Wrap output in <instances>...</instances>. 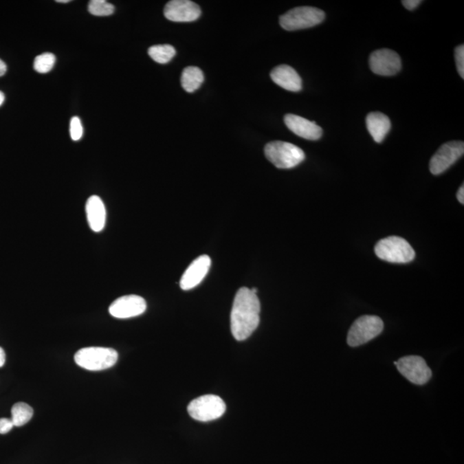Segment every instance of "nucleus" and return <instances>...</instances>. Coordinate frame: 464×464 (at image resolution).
I'll return each instance as SVG.
<instances>
[{"label": "nucleus", "mask_w": 464, "mask_h": 464, "mask_svg": "<svg viewBox=\"0 0 464 464\" xmlns=\"http://www.w3.org/2000/svg\"><path fill=\"white\" fill-rule=\"evenodd\" d=\"M455 58L457 71L459 74L464 78V46L463 45H459L457 46L455 49Z\"/></svg>", "instance_id": "24"}, {"label": "nucleus", "mask_w": 464, "mask_h": 464, "mask_svg": "<svg viewBox=\"0 0 464 464\" xmlns=\"http://www.w3.org/2000/svg\"><path fill=\"white\" fill-rule=\"evenodd\" d=\"M464 153L463 141H450L440 146L430 161V171L432 175H438L456 163Z\"/></svg>", "instance_id": "9"}, {"label": "nucleus", "mask_w": 464, "mask_h": 464, "mask_svg": "<svg viewBox=\"0 0 464 464\" xmlns=\"http://www.w3.org/2000/svg\"><path fill=\"white\" fill-rule=\"evenodd\" d=\"M3 102H5V95L2 91H0V106L3 104Z\"/></svg>", "instance_id": "30"}, {"label": "nucleus", "mask_w": 464, "mask_h": 464, "mask_svg": "<svg viewBox=\"0 0 464 464\" xmlns=\"http://www.w3.org/2000/svg\"><path fill=\"white\" fill-rule=\"evenodd\" d=\"M457 199L461 203V204H464V186L463 184L461 186L459 192H457Z\"/></svg>", "instance_id": "27"}, {"label": "nucleus", "mask_w": 464, "mask_h": 464, "mask_svg": "<svg viewBox=\"0 0 464 464\" xmlns=\"http://www.w3.org/2000/svg\"><path fill=\"white\" fill-rule=\"evenodd\" d=\"M284 122L289 130L302 139L318 140L322 136L321 126L301 116L288 113L285 116Z\"/></svg>", "instance_id": "14"}, {"label": "nucleus", "mask_w": 464, "mask_h": 464, "mask_svg": "<svg viewBox=\"0 0 464 464\" xmlns=\"http://www.w3.org/2000/svg\"><path fill=\"white\" fill-rule=\"evenodd\" d=\"M5 363V350L0 346V367H2Z\"/></svg>", "instance_id": "28"}, {"label": "nucleus", "mask_w": 464, "mask_h": 464, "mask_svg": "<svg viewBox=\"0 0 464 464\" xmlns=\"http://www.w3.org/2000/svg\"><path fill=\"white\" fill-rule=\"evenodd\" d=\"M368 131L377 143L383 142L391 129L390 118L380 112L370 113L366 117Z\"/></svg>", "instance_id": "17"}, {"label": "nucleus", "mask_w": 464, "mask_h": 464, "mask_svg": "<svg viewBox=\"0 0 464 464\" xmlns=\"http://www.w3.org/2000/svg\"><path fill=\"white\" fill-rule=\"evenodd\" d=\"M369 62L371 70L377 75L393 76L401 69V58L398 54L385 48L373 52Z\"/></svg>", "instance_id": "10"}, {"label": "nucleus", "mask_w": 464, "mask_h": 464, "mask_svg": "<svg viewBox=\"0 0 464 464\" xmlns=\"http://www.w3.org/2000/svg\"><path fill=\"white\" fill-rule=\"evenodd\" d=\"M55 58L53 54L45 53L39 55L34 58V68L37 72L40 74H47L53 69L55 64Z\"/></svg>", "instance_id": "22"}, {"label": "nucleus", "mask_w": 464, "mask_h": 464, "mask_svg": "<svg viewBox=\"0 0 464 464\" xmlns=\"http://www.w3.org/2000/svg\"><path fill=\"white\" fill-rule=\"evenodd\" d=\"M204 82V74L201 69L196 67H186L182 71L181 82L182 88L188 93H192L201 87Z\"/></svg>", "instance_id": "18"}, {"label": "nucleus", "mask_w": 464, "mask_h": 464, "mask_svg": "<svg viewBox=\"0 0 464 464\" xmlns=\"http://www.w3.org/2000/svg\"><path fill=\"white\" fill-rule=\"evenodd\" d=\"M226 410V405L221 398L215 395H205L195 398L188 406L189 415L195 421L208 422L221 417Z\"/></svg>", "instance_id": "7"}, {"label": "nucleus", "mask_w": 464, "mask_h": 464, "mask_svg": "<svg viewBox=\"0 0 464 464\" xmlns=\"http://www.w3.org/2000/svg\"><path fill=\"white\" fill-rule=\"evenodd\" d=\"M70 134L71 140L78 141L81 139L82 136V126L80 119L75 116L71 120L70 123Z\"/></svg>", "instance_id": "23"}, {"label": "nucleus", "mask_w": 464, "mask_h": 464, "mask_svg": "<svg viewBox=\"0 0 464 464\" xmlns=\"http://www.w3.org/2000/svg\"><path fill=\"white\" fill-rule=\"evenodd\" d=\"M33 408L24 402H17L12 408V421L14 426H22L32 419Z\"/></svg>", "instance_id": "19"}, {"label": "nucleus", "mask_w": 464, "mask_h": 464, "mask_svg": "<svg viewBox=\"0 0 464 464\" xmlns=\"http://www.w3.org/2000/svg\"><path fill=\"white\" fill-rule=\"evenodd\" d=\"M146 309V302L137 295H126L117 298L109 306L110 315L115 318L126 319L143 314Z\"/></svg>", "instance_id": "11"}, {"label": "nucleus", "mask_w": 464, "mask_h": 464, "mask_svg": "<svg viewBox=\"0 0 464 464\" xmlns=\"http://www.w3.org/2000/svg\"><path fill=\"white\" fill-rule=\"evenodd\" d=\"M384 330V322L377 316H362L351 326L347 335V344L355 347L376 338Z\"/></svg>", "instance_id": "6"}, {"label": "nucleus", "mask_w": 464, "mask_h": 464, "mask_svg": "<svg viewBox=\"0 0 464 464\" xmlns=\"http://www.w3.org/2000/svg\"><path fill=\"white\" fill-rule=\"evenodd\" d=\"M399 373L416 385H424L431 379L432 371L423 357L406 356L394 363Z\"/></svg>", "instance_id": "8"}, {"label": "nucleus", "mask_w": 464, "mask_h": 464, "mask_svg": "<svg viewBox=\"0 0 464 464\" xmlns=\"http://www.w3.org/2000/svg\"><path fill=\"white\" fill-rule=\"evenodd\" d=\"M375 253L379 259L392 263H408L415 259V252L408 241L391 236L381 239L375 246Z\"/></svg>", "instance_id": "2"}, {"label": "nucleus", "mask_w": 464, "mask_h": 464, "mask_svg": "<svg viewBox=\"0 0 464 464\" xmlns=\"http://www.w3.org/2000/svg\"><path fill=\"white\" fill-rule=\"evenodd\" d=\"M7 68L5 62L0 60V77L5 74Z\"/></svg>", "instance_id": "29"}, {"label": "nucleus", "mask_w": 464, "mask_h": 464, "mask_svg": "<svg viewBox=\"0 0 464 464\" xmlns=\"http://www.w3.org/2000/svg\"><path fill=\"white\" fill-rule=\"evenodd\" d=\"M175 53L177 52L175 47L170 45H156V46L151 47L148 50L150 57L159 64H166L170 62L175 57Z\"/></svg>", "instance_id": "20"}, {"label": "nucleus", "mask_w": 464, "mask_h": 464, "mask_svg": "<svg viewBox=\"0 0 464 464\" xmlns=\"http://www.w3.org/2000/svg\"><path fill=\"white\" fill-rule=\"evenodd\" d=\"M14 426L12 419L1 418L0 419V434H5L13 428Z\"/></svg>", "instance_id": "25"}, {"label": "nucleus", "mask_w": 464, "mask_h": 464, "mask_svg": "<svg viewBox=\"0 0 464 464\" xmlns=\"http://www.w3.org/2000/svg\"><path fill=\"white\" fill-rule=\"evenodd\" d=\"M74 360L78 366L84 369L102 371L115 366L118 360V353L107 347H85L76 353Z\"/></svg>", "instance_id": "3"}, {"label": "nucleus", "mask_w": 464, "mask_h": 464, "mask_svg": "<svg viewBox=\"0 0 464 464\" xmlns=\"http://www.w3.org/2000/svg\"><path fill=\"white\" fill-rule=\"evenodd\" d=\"M164 13L172 22L188 23L197 20L201 10L197 3L189 0H172L165 5Z\"/></svg>", "instance_id": "12"}, {"label": "nucleus", "mask_w": 464, "mask_h": 464, "mask_svg": "<svg viewBox=\"0 0 464 464\" xmlns=\"http://www.w3.org/2000/svg\"><path fill=\"white\" fill-rule=\"evenodd\" d=\"M88 10L92 15L106 16L112 15L115 12V7L105 0H92L89 3Z\"/></svg>", "instance_id": "21"}, {"label": "nucleus", "mask_w": 464, "mask_h": 464, "mask_svg": "<svg viewBox=\"0 0 464 464\" xmlns=\"http://www.w3.org/2000/svg\"><path fill=\"white\" fill-rule=\"evenodd\" d=\"M324 19L323 10L314 7L302 6L291 9L281 16L280 23L284 30L294 31L318 25Z\"/></svg>", "instance_id": "5"}, {"label": "nucleus", "mask_w": 464, "mask_h": 464, "mask_svg": "<svg viewBox=\"0 0 464 464\" xmlns=\"http://www.w3.org/2000/svg\"><path fill=\"white\" fill-rule=\"evenodd\" d=\"M265 155L278 168H291L305 160L304 151L294 144L285 141H272L265 146Z\"/></svg>", "instance_id": "4"}, {"label": "nucleus", "mask_w": 464, "mask_h": 464, "mask_svg": "<svg viewBox=\"0 0 464 464\" xmlns=\"http://www.w3.org/2000/svg\"><path fill=\"white\" fill-rule=\"evenodd\" d=\"M211 258L208 256H201L189 265L184 272L180 280V287L182 290L188 291L197 287L208 274L211 267Z\"/></svg>", "instance_id": "13"}, {"label": "nucleus", "mask_w": 464, "mask_h": 464, "mask_svg": "<svg viewBox=\"0 0 464 464\" xmlns=\"http://www.w3.org/2000/svg\"><path fill=\"white\" fill-rule=\"evenodd\" d=\"M401 3L406 9H408V10H412L415 8H417V7L421 5L422 1L421 0H404V1H401Z\"/></svg>", "instance_id": "26"}, {"label": "nucleus", "mask_w": 464, "mask_h": 464, "mask_svg": "<svg viewBox=\"0 0 464 464\" xmlns=\"http://www.w3.org/2000/svg\"><path fill=\"white\" fill-rule=\"evenodd\" d=\"M58 3H68L69 0H57Z\"/></svg>", "instance_id": "31"}, {"label": "nucleus", "mask_w": 464, "mask_h": 464, "mask_svg": "<svg viewBox=\"0 0 464 464\" xmlns=\"http://www.w3.org/2000/svg\"><path fill=\"white\" fill-rule=\"evenodd\" d=\"M270 76L275 84L287 91L298 92L302 89L301 77L290 65H278L271 71Z\"/></svg>", "instance_id": "15"}, {"label": "nucleus", "mask_w": 464, "mask_h": 464, "mask_svg": "<svg viewBox=\"0 0 464 464\" xmlns=\"http://www.w3.org/2000/svg\"><path fill=\"white\" fill-rule=\"evenodd\" d=\"M261 304L251 289L240 288L234 298L230 329L234 338L239 342L249 338L260 323Z\"/></svg>", "instance_id": "1"}, {"label": "nucleus", "mask_w": 464, "mask_h": 464, "mask_svg": "<svg viewBox=\"0 0 464 464\" xmlns=\"http://www.w3.org/2000/svg\"><path fill=\"white\" fill-rule=\"evenodd\" d=\"M85 210L89 228L95 232H102L105 227L107 215L102 199L98 195L91 196L86 202Z\"/></svg>", "instance_id": "16"}]
</instances>
